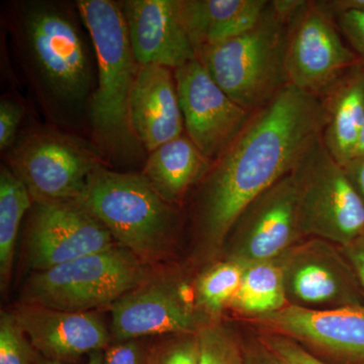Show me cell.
<instances>
[{
    "label": "cell",
    "mask_w": 364,
    "mask_h": 364,
    "mask_svg": "<svg viewBox=\"0 0 364 364\" xmlns=\"http://www.w3.org/2000/svg\"><path fill=\"white\" fill-rule=\"evenodd\" d=\"M364 154V126H363V134H361V138L360 141H359V145L358 148V151H356L355 156H359V155Z\"/></svg>",
    "instance_id": "37"
},
{
    "label": "cell",
    "mask_w": 364,
    "mask_h": 364,
    "mask_svg": "<svg viewBox=\"0 0 364 364\" xmlns=\"http://www.w3.org/2000/svg\"><path fill=\"white\" fill-rule=\"evenodd\" d=\"M336 23L360 59L364 68V14L345 11L337 14Z\"/></svg>",
    "instance_id": "31"
},
{
    "label": "cell",
    "mask_w": 364,
    "mask_h": 364,
    "mask_svg": "<svg viewBox=\"0 0 364 364\" xmlns=\"http://www.w3.org/2000/svg\"><path fill=\"white\" fill-rule=\"evenodd\" d=\"M268 4L267 0H181L182 18L196 56L252 28Z\"/></svg>",
    "instance_id": "19"
},
{
    "label": "cell",
    "mask_w": 364,
    "mask_h": 364,
    "mask_svg": "<svg viewBox=\"0 0 364 364\" xmlns=\"http://www.w3.org/2000/svg\"><path fill=\"white\" fill-rule=\"evenodd\" d=\"M198 364H244L246 340L221 320L203 326L198 333Z\"/></svg>",
    "instance_id": "25"
},
{
    "label": "cell",
    "mask_w": 364,
    "mask_h": 364,
    "mask_svg": "<svg viewBox=\"0 0 364 364\" xmlns=\"http://www.w3.org/2000/svg\"><path fill=\"white\" fill-rule=\"evenodd\" d=\"M244 364H277L257 336L246 340V356Z\"/></svg>",
    "instance_id": "34"
},
{
    "label": "cell",
    "mask_w": 364,
    "mask_h": 364,
    "mask_svg": "<svg viewBox=\"0 0 364 364\" xmlns=\"http://www.w3.org/2000/svg\"><path fill=\"white\" fill-rule=\"evenodd\" d=\"M198 334L170 335L151 345L146 364H198Z\"/></svg>",
    "instance_id": "27"
},
{
    "label": "cell",
    "mask_w": 364,
    "mask_h": 364,
    "mask_svg": "<svg viewBox=\"0 0 364 364\" xmlns=\"http://www.w3.org/2000/svg\"><path fill=\"white\" fill-rule=\"evenodd\" d=\"M325 123L324 100L291 85L251 114L200 181L195 223L203 259L219 258L242 210L293 171Z\"/></svg>",
    "instance_id": "1"
},
{
    "label": "cell",
    "mask_w": 364,
    "mask_h": 364,
    "mask_svg": "<svg viewBox=\"0 0 364 364\" xmlns=\"http://www.w3.org/2000/svg\"><path fill=\"white\" fill-rule=\"evenodd\" d=\"M38 356L13 312H1L0 364H36Z\"/></svg>",
    "instance_id": "26"
},
{
    "label": "cell",
    "mask_w": 364,
    "mask_h": 364,
    "mask_svg": "<svg viewBox=\"0 0 364 364\" xmlns=\"http://www.w3.org/2000/svg\"><path fill=\"white\" fill-rule=\"evenodd\" d=\"M75 200L140 259H159L174 243L178 214L143 173L102 165L93 170Z\"/></svg>",
    "instance_id": "3"
},
{
    "label": "cell",
    "mask_w": 364,
    "mask_h": 364,
    "mask_svg": "<svg viewBox=\"0 0 364 364\" xmlns=\"http://www.w3.org/2000/svg\"><path fill=\"white\" fill-rule=\"evenodd\" d=\"M343 168L364 205V154L354 157Z\"/></svg>",
    "instance_id": "33"
},
{
    "label": "cell",
    "mask_w": 364,
    "mask_h": 364,
    "mask_svg": "<svg viewBox=\"0 0 364 364\" xmlns=\"http://www.w3.org/2000/svg\"><path fill=\"white\" fill-rule=\"evenodd\" d=\"M289 21L269 1L252 28L198 55L215 83L249 112L289 85L284 60Z\"/></svg>",
    "instance_id": "4"
},
{
    "label": "cell",
    "mask_w": 364,
    "mask_h": 364,
    "mask_svg": "<svg viewBox=\"0 0 364 364\" xmlns=\"http://www.w3.org/2000/svg\"><path fill=\"white\" fill-rule=\"evenodd\" d=\"M258 332L256 336L277 364H331L318 358L289 337L275 333Z\"/></svg>",
    "instance_id": "28"
},
{
    "label": "cell",
    "mask_w": 364,
    "mask_h": 364,
    "mask_svg": "<svg viewBox=\"0 0 364 364\" xmlns=\"http://www.w3.org/2000/svg\"><path fill=\"white\" fill-rule=\"evenodd\" d=\"M340 248L353 268L364 296V234L348 245Z\"/></svg>",
    "instance_id": "32"
},
{
    "label": "cell",
    "mask_w": 364,
    "mask_h": 364,
    "mask_svg": "<svg viewBox=\"0 0 364 364\" xmlns=\"http://www.w3.org/2000/svg\"><path fill=\"white\" fill-rule=\"evenodd\" d=\"M143 260L121 244L44 272H35L23 291L25 305L64 312L112 306L146 282Z\"/></svg>",
    "instance_id": "5"
},
{
    "label": "cell",
    "mask_w": 364,
    "mask_h": 364,
    "mask_svg": "<svg viewBox=\"0 0 364 364\" xmlns=\"http://www.w3.org/2000/svg\"><path fill=\"white\" fill-rule=\"evenodd\" d=\"M287 306L332 310L364 306L358 277L341 248L318 238H305L277 258Z\"/></svg>",
    "instance_id": "10"
},
{
    "label": "cell",
    "mask_w": 364,
    "mask_h": 364,
    "mask_svg": "<svg viewBox=\"0 0 364 364\" xmlns=\"http://www.w3.org/2000/svg\"><path fill=\"white\" fill-rule=\"evenodd\" d=\"M9 162L33 203L62 202L80 196L93 170L102 166V157L73 136L38 131L14 146Z\"/></svg>",
    "instance_id": "8"
},
{
    "label": "cell",
    "mask_w": 364,
    "mask_h": 364,
    "mask_svg": "<svg viewBox=\"0 0 364 364\" xmlns=\"http://www.w3.org/2000/svg\"><path fill=\"white\" fill-rule=\"evenodd\" d=\"M258 331L289 337L331 364H364V306L308 310L287 306L247 318Z\"/></svg>",
    "instance_id": "14"
},
{
    "label": "cell",
    "mask_w": 364,
    "mask_h": 364,
    "mask_svg": "<svg viewBox=\"0 0 364 364\" xmlns=\"http://www.w3.org/2000/svg\"><path fill=\"white\" fill-rule=\"evenodd\" d=\"M111 313L114 342L196 334L214 321L196 306L193 289L173 277L143 282L117 301Z\"/></svg>",
    "instance_id": "12"
},
{
    "label": "cell",
    "mask_w": 364,
    "mask_h": 364,
    "mask_svg": "<svg viewBox=\"0 0 364 364\" xmlns=\"http://www.w3.org/2000/svg\"><path fill=\"white\" fill-rule=\"evenodd\" d=\"M244 267L235 261L219 259L196 280V303L203 314L217 321L230 306L240 287Z\"/></svg>",
    "instance_id": "24"
},
{
    "label": "cell",
    "mask_w": 364,
    "mask_h": 364,
    "mask_svg": "<svg viewBox=\"0 0 364 364\" xmlns=\"http://www.w3.org/2000/svg\"><path fill=\"white\" fill-rule=\"evenodd\" d=\"M122 9L139 65L176 70L198 59L182 18L181 0H128Z\"/></svg>",
    "instance_id": "16"
},
{
    "label": "cell",
    "mask_w": 364,
    "mask_h": 364,
    "mask_svg": "<svg viewBox=\"0 0 364 364\" xmlns=\"http://www.w3.org/2000/svg\"><path fill=\"white\" fill-rule=\"evenodd\" d=\"M130 109L132 126L147 152L183 135V116L172 69L139 67Z\"/></svg>",
    "instance_id": "18"
},
{
    "label": "cell",
    "mask_w": 364,
    "mask_h": 364,
    "mask_svg": "<svg viewBox=\"0 0 364 364\" xmlns=\"http://www.w3.org/2000/svg\"><path fill=\"white\" fill-rule=\"evenodd\" d=\"M287 306L284 277L277 259L244 267L240 287L229 308L247 318L277 312Z\"/></svg>",
    "instance_id": "22"
},
{
    "label": "cell",
    "mask_w": 364,
    "mask_h": 364,
    "mask_svg": "<svg viewBox=\"0 0 364 364\" xmlns=\"http://www.w3.org/2000/svg\"><path fill=\"white\" fill-rule=\"evenodd\" d=\"M186 135L210 161L240 133L252 112L215 83L200 60L174 70Z\"/></svg>",
    "instance_id": "15"
},
{
    "label": "cell",
    "mask_w": 364,
    "mask_h": 364,
    "mask_svg": "<svg viewBox=\"0 0 364 364\" xmlns=\"http://www.w3.org/2000/svg\"><path fill=\"white\" fill-rule=\"evenodd\" d=\"M33 200L23 181L13 170L0 171V282L6 289L13 269L14 250L21 223Z\"/></svg>",
    "instance_id": "23"
},
{
    "label": "cell",
    "mask_w": 364,
    "mask_h": 364,
    "mask_svg": "<svg viewBox=\"0 0 364 364\" xmlns=\"http://www.w3.org/2000/svg\"><path fill=\"white\" fill-rule=\"evenodd\" d=\"M303 239L291 172L242 210L227 235L219 259L243 267L277 259Z\"/></svg>",
    "instance_id": "11"
},
{
    "label": "cell",
    "mask_w": 364,
    "mask_h": 364,
    "mask_svg": "<svg viewBox=\"0 0 364 364\" xmlns=\"http://www.w3.org/2000/svg\"><path fill=\"white\" fill-rule=\"evenodd\" d=\"M13 314L35 350L50 360L65 363L111 344V331L93 312H64L23 304Z\"/></svg>",
    "instance_id": "17"
},
{
    "label": "cell",
    "mask_w": 364,
    "mask_h": 364,
    "mask_svg": "<svg viewBox=\"0 0 364 364\" xmlns=\"http://www.w3.org/2000/svg\"><path fill=\"white\" fill-rule=\"evenodd\" d=\"M150 346L146 338L114 342L105 349V364H146Z\"/></svg>",
    "instance_id": "29"
},
{
    "label": "cell",
    "mask_w": 364,
    "mask_h": 364,
    "mask_svg": "<svg viewBox=\"0 0 364 364\" xmlns=\"http://www.w3.org/2000/svg\"><path fill=\"white\" fill-rule=\"evenodd\" d=\"M323 2L334 16L345 11H358V13L364 14V0H333V1Z\"/></svg>",
    "instance_id": "35"
},
{
    "label": "cell",
    "mask_w": 364,
    "mask_h": 364,
    "mask_svg": "<svg viewBox=\"0 0 364 364\" xmlns=\"http://www.w3.org/2000/svg\"><path fill=\"white\" fill-rule=\"evenodd\" d=\"M20 39L38 81L55 102L78 105L92 86L90 50L70 11L60 4L28 2Z\"/></svg>",
    "instance_id": "6"
},
{
    "label": "cell",
    "mask_w": 364,
    "mask_h": 364,
    "mask_svg": "<svg viewBox=\"0 0 364 364\" xmlns=\"http://www.w3.org/2000/svg\"><path fill=\"white\" fill-rule=\"evenodd\" d=\"M78 14L90 33L97 64V83L90 117L98 148L116 160L143 153L131 121V95L139 65L132 51L122 4L112 0H80Z\"/></svg>",
    "instance_id": "2"
},
{
    "label": "cell",
    "mask_w": 364,
    "mask_h": 364,
    "mask_svg": "<svg viewBox=\"0 0 364 364\" xmlns=\"http://www.w3.org/2000/svg\"><path fill=\"white\" fill-rule=\"evenodd\" d=\"M337 28L334 14L324 2L306 1L287 30L284 64L289 85L323 98L360 65Z\"/></svg>",
    "instance_id": "9"
},
{
    "label": "cell",
    "mask_w": 364,
    "mask_h": 364,
    "mask_svg": "<svg viewBox=\"0 0 364 364\" xmlns=\"http://www.w3.org/2000/svg\"><path fill=\"white\" fill-rule=\"evenodd\" d=\"M36 364H65L63 363H60V361L56 360H50V359H47L43 358L39 354L38 356L37 363ZM86 364H105V350H97L95 352H91L90 354H88V360Z\"/></svg>",
    "instance_id": "36"
},
{
    "label": "cell",
    "mask_w": 364,
    "mask_h": 364,
    "mask_svg": "<svg viewBox=\"0 0 364 364\" xmlns=\"http://www.w3.org/2000/svg\"><path fill=\"white\" fill-rule=\"evenodd\" d=\"M322 140L331 156L345 166L355 156L364 126V68L349 71L325 97Z\"/></svg>",
    "instance_id": "20"
},
{
    "label": "cell",
    "mask_w": 364,
    "mask_h": 364,
    "mask_svg": "<svg viewBox=\"0 0 364 364\" xmlns=\"http://www.w3.org/2000/svg\"><path fill=\"white\" fill-rule=\"evenodd\" d=\"M291 174L304 238L323 239L344 247L363 236V200L322 136L301 155Z\"/></svg>",
    "instance_id": "7"
},
{
    "label": "cell",
    "mask_w": 364,
    "mask_h": 364,
    "mask_svg": "<svg viewBox=\"0 0 364 364\" xmlns=\"http://www.w3.org/2000/svg\"><path fill=\"white\" fill-rule=\"evenodd\" d=\"M212 163L183 134L149 153L143 174L155 191L174 205L203 181Z\"/></svg>",
    "instance_id": "21"
},
{
    "label": "cell",
    "mask_w": 364,
    "mask_h": 364,
    "mask_svg": "<svg viewBox=\"0 0 364 364\" xmlns=\"http://www.w3.org/2000/svg\"><path fill=\"white\" fill-rule=\"evenodd\" d=\"M23 109L18 102L9 98L0 102V149L6 151L16 143V133L23 119Z\"/></svg>",
    "instance_id": "30"
},
{
    "label": "cell",
    "mask_w": 364,
    "mask_h": 364,
    "mask_svg": "<svg viewBox=\"0 0 364 364\" xmlns=\"http://www.w3.org/2000/svg\"><path fill=\"white\" fill-rule=\"evenodd\" d=\"M25 244L26 264L39 272L119 243L76 200H62L33 203Z\"/></svg>",
    "instance_id": "13"
}]
</instances>
